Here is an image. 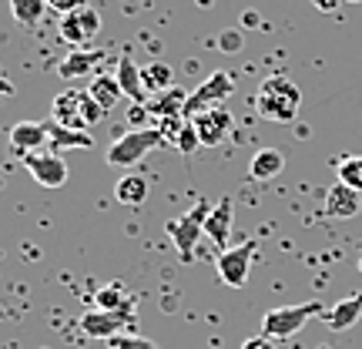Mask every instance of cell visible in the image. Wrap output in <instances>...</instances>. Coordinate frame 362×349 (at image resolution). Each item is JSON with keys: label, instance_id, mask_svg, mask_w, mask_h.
Segmentation results:
<instances>
[{"label": "cell", "instance_id": "cell-1", "mask_svg": "<svg viewBox=\"0 0 362 349\" xmlns=\"http://www.w3.org/2000/svg\"><path fill=\"white\" fill-rule=\"evenodd\" d=\"M255 108L265 121H275V125H292L298 118V108H302V91L292 78L285 74H272L259 84L255 91Z\"/></svg>", "mask_w": 362, "mask_h": 349}, {"label": "cell", "instance_id": "cell-2", "mask_svg": "<svg viewBox=\"0 0 362 349\" xmlns=\"http://www.w3.org/2000/svg\"><path fill=\"white\" fill-rule=\"evenodd\" d=\"M319 316H325V306L315 302V299L312 302H296V306H275V309H269L262 316V336L288 339V336H296V333H302Z\"/></svg>", "mask_w": 362, "mask_h": 349}, {"label": "cell", "instance_id": "cell-3", "mask_svg": "<svg viewBox=\"0 0 362 349\" xmlns=\"http://www.w3.org/2000/svg\"><path fill=\"white\" fill-rule=\"evenodd\" d=\"M158 144H165V135L158 128H131L107 144V155L104 158L115 168H134L138 161H144V158L155 151Z\"/></svg>", "mask_w": 362, "mask_h": 349}, {"label": "cell", "instance_id": "cell-4", "mask_svg": "<svg viewBox=\"0 0 362 349\" xmlns=\"http://www.w3.org/2000/svg\"><path fill=\"white\" fill-rule=\"evenodd\" d=\"M235 91V78L228 71H211L198 88L188 94V104H185V118L192 121L194 115H202V111H211V108H225V101L232 98Z\"/></svg>", "mask_w": 362, "mask_h": 349}, {"label": "cell", "instance_id": "cell-5", "mask_svg": "<svg viewBox=\"0 0 362 349\" xmlns=\"http://www.w3.org/2000/svg\"><path fill=\"white\" fill-rule=\"evenodd\" d=\"M255 252H259V242H252V239H245L242 246H232V248H225V252H218L215 269H218L221 282L228 285V289H245L248 275H252Z\"/></svg>", "mask_w": 362, "mask_h": 349}, {"label": "cell", "instance_id": "cell-6", "mask_svg": "<svg viewBox=\"0 0 362 349\" xmlns=\"http://www.w3.org/2000/svg\"><path fill=\"white\" fill-rule=\"evenodd\" d=\"M208 212H211V205H205V202H202V205H194L192 212H185L181 219H175V222H168V225H165V235L175 242V248H178V256L185 262L194 256V242L205 235Z\"/></svg>", "mask_w": 362, "mask_h": 349}, {"label": "cell", "instance_id": "cell-7", "mask_svg": "<svg viewBox=\"0 0 362 349\" xmlns=\"http://www.w3.org/2000/svg\"><path fill=\"white\" fill-rule=\"evenodd\" d=\"M128 323H134V302H131L128 309H88L78 319L84 336L104 339V343H111L115 336H121V329Z\"/></svg>", "mask_w": 362, "mask_h": 349}, {"label": "cell", "instance_id": "cell-8", "mask_svg": "<svg viewBox=\"0 0 362 349\" xmlns=\"http://www.w3.org/2000/svg\"><path fill=\"white\" fill-rule=\"evenodd\" d=\"M57 27H61V30H57V34H61V40H64V44H71V47L78 51V47H88L90 40L101 34V13L88 4V7H78V11L64 13Z\"/></svg>", "mask_w": 362, "mask_h": 349}, {"label": "cell", "instance_id": "cell-9", "mask_svg": "<svg viewBox=\"0 0 362 349\" xmlns=\"http://www.w3.org/2000/svg\"><path fill=\"white\" fill-rule=\"evenodd\" d=\"M24 168L40 188H61L67 181V161L54 151H30L24 155Z\"/></svg>", "mask_w": 362, "mask_h": 349}, {"label": "cell", "instance_id": "cell-10", "mask_svg": "<svg viewBox=\"0 0 362 349\" xmlns=\"http://www.w3.org/2000/svg\"><path fill=\"white\" fill-rule=\"evenodd\" d=\"M111 57V51H94V47H78V51H71L61 61V67H57V74L64 81H81V78H88L94 81L98 74H104L101 67L104 61Z\"/></svg>", "mask_w": 362, "mask_h": 349}, {"label": "cell", "instance_id": "cell-11", "mask_svg": "<svg viewBox=\"0 0 362 349\" xmlns=\"http://www.w3.org/2000/svg\"><path fill=\"white\" fill-rule=\"evenodd\" d=\"M232 111L228 108H211V111H202V115L192 118V128L198 131V142L202 148H218L228 135H232Z\"/></svg>", "mask_w": 362, "mask_h": 349}, {"label": "cell", "instance_id": "cell-12", "mask_svg": "<svg viewBox=\"0 0 362 349\" xmlns=\"http://www.w3.org/2000/svg\"><path fill=\"white\" fill-rule=\"evenodd\" d=\"M7 142L21 158L30 151H44L47 148V121H17L7 131Z\"/></svg>", "mask_w": 362, "mask_h": 349}, {"label": "cell", "instance_id": "cell-13", "mask_svg": "<svg viewBox=\"0 0 362 349\" xmlns=\"http://www.w3.org/2000/svg\"><path fill=\"white\" fill-rule=\"evenodd\" d=\"M81 88H67L61 91L57 98L51 101V121L61 125V128H71V131H88L84 118H81Z\"/></svg>", "mask_w": 362, "mask_h": 349}, {"label": "cell", "instance_id": "cell-14", "mask_svg": "<svg viewBox=\"0 0 362 349\" xmlns=\"http://www.w3.org/2000/svg\"><path fill=\"white\" fill-rule=\"evenodd\" d=\"M232 222H235V202L232 198H221L205 219V239L211 242V246H218L221 252L228 248V239H232Z\"/></svg>", "mask_w": 362, "mask_h": 349}, {"label": "cell", "instance_id": "cell-15", "mask_svg": "<svg viewBox=\"0 0 362 349\" xmlns=\"http://www.w3.org/2000/svg\"><path fill=\"white\" fill-rule=\"evenodd\" d=\"M359 192H352L349 185H342V181H336L329 192H325V215L329 219H356L359 215Z\"/></svg>", "mask_w": 362, "mask_h": 349}, {"label": "cell", "instance_id": "cell-16", "mask_svg": "<svg viewBox=\"0 0 362 349\" xmlns=\"http://www.w3.org/2000/svg\"><path fill=\"white\" fill-rule=\"evenodd\" d=\"M325 326L332 329V333H349L352 326L362 319V296H346L339 299L332 309H325Z\"/></svg>", "mask_w": 362, "mask_h": 349}, {"label": "cell", "instance_id": "cell-17", "mask_svg": "<svg viewBox=\"0 0 362 349\" xmlns=\"http://www.w3.org/2000/svg\"><path fill=\"white\" fill-rule=\"evenodd\" d=\"M115 78L121 81V88H124V98H131L134 104H148V88H144V78H141V67L131 61L128 54H121L117 57V71Z\"/></svg>", "mask_w": 362, "mask_h": 349}, {"label": "cell", "instance_id": "cell-18", "mask_svg": "<svg viewBox=\"0 0 362 349\" xmlns=\"http://www.w3.org/2000/svg\"><path fill=\"white\" fill-rule=\"evenodd\" d=\"M282 171H285V155L279 148H259L252 155V165H248L252 181H272V178H279Z\"/></svg>", "mask_w": 362, "mask_h": 349}, {"label": "cell", "instance_id": "cell-19", "mask_svg": "<svg viewBox=\"0 0 362 349\" xmlns=\"http://www.w3.org/2000/svg\"><path fill=\"white\" fill-rule=\"evenodd\" d=\"M185 104H188V91L168 88L148 101V111H151L158 121H161V118H185Z\"/></svg>", "mask_w": 362, "mask_h": 349}, {"label": "cell", "instance_id": "cell-20", "mask_svg": "<svg viewBox=\"0 0 362 349\" xmlns=\"http://www.w3.org/2000/svg\"><path fill=\"white\" fill-rule=\"evenodd\" d=\"M88 94L101 104L104 111H111V108H117V104H121L124 88H121V81H117L115 74H98V78L88 84Z\"/></svg>", "mask_w": 362, "mask_h": 349}, {"label": "cell", "instance_id": "cell-21", "mask_svg": "<svg viewBox=\"0 0 362 349\" xmlns=\"http://www.w3.org/2000/svg\"><path fill=\"white\" fill-rule=\"evenodd\" d=\"M47 144H51L54 155H61L64 148H90L94 138H90L88 131H71V128H61V125L47 121Z\"/></svg>", "mask_w": 362, "mask_h": 349}, {"label": "cell", "instance_id": "cell-22", "mask_svg": "<svg viewBox=\"0 0 362 349\" xmlns=\"http://www.w3.org/2000/svg\"><path fill=\"white\" fill-rule=\"evenodd\" d=\"M115 198L121 202V205H128V208L144 205V198H148V178L138 175V171H134V175H124V178H117Z\"/></svg>", "mask_w": 362, "mask_h": 349}, {"label": "cell", "instance_id": "cell-23", "mask_svg": "<svg viewBox=\"0 0 362 349\" xmlns=\"http://www.w3.org/2000/svg\"><path fill=\"white\" fill-rule=\"evenodd\" d=\"M141 78H144L148 94H161V91L175 88V84H171V81H175V74H171V67L165 64V61H148V64L141 67Z\"/></svg>", "mask_w": 362, "mask_h": 349}, {"label": "cell", "instance_id": "cell-24", "mask_svg": "<svg viewBox=\"0 0 362 349\" xmlns=\"http://www.w3.org/2000/svg\"><path fill=\"white\" fill-rule=\"evenodd\" d=\"M11 13L17 24L24 27H37L47 13V0H11Z\"/></svg>", "mask_w": 362, "mask_h": 349}, {"label": "cell", "instance_id": "cell-25", "mask_svg": "<svg viewBox=\"0 0 362 349\" xmlns=\"http://www.w3.org/2000/svg\"><path fill=\"white\" fill-rule=\"evenodd\" d=\"M336 175L342 185H349L352 192L362 195V155H346L336 161Z\"/></svg>", "mask_w": 362, "mask_h": 349}, {"label": "cell", "instance_id": "cell-26", "mask_svg": "<svg viewBox=\"0 0 362 349\" xmlns=\"http://www.w3.org/2000/svg\"><path fill=\"white\" fill-rule=\"evenodd\" d=\"M94 302H98V309H128L134 299L121 289V285H104L94 292Z\"/></svg>", "mask_w": 362, "mask_h": 349}, {"label": "cell", "instance_id": "cell-27", "mask_svg": "<svg viewBox=\"0 0 362 349\" xmlns=\"http://www.w3.org/2000/svg\"><path fill=\"white\" fill-rule=\"evenodd\" d=\"M104 115H107V111H104L101 104L90 98L88 91H84V94H81V118H84V125H88V128H94V125H98Z\"/></svg>", "mask_w": 362, "mask_h": 349}, {"label": "cell", "instance_id": "cell-28", "mask_svg": "<svg viewBox=\"0 0 362 349\" xmlns=\"http://www.w3.org/2000/svg\"><path fill=\"white\" fill-rule=\"evenodd\" d=\"M107 346H111V349H158L151 339L138 336V333H131V336H128V333H121V336H115Z\"/></svg>", "mask_w": 362, "mask_h": 349}, {"label": "cell", "instance_id": "cell-29", "mask_svg": "<svg viewBox=\"0 0 362 349\" xmlns=\"http://www.w3.org/2000/svg\"><path fill=\"white\" fill-rule=\"evenodd\" d=\"M175 148H178L181 155H192L194 148H202V142H198V131L192 128V121H188V125L181 128V135L175 138Z\"/></svg>", "mask_w": 362, "mask_h": 349}, {"label": "cell", "instance_id": "cell-30", "mask_svg": "<svg viewBox=\"0 0 362 349\" xmlns=\"http://www.w3.org/2000/svg\"><path fill=\"white\" fill-rule=\"evenodd\" d=\"M242 44H245V34H242L238 27H232V30L218 34V47L225 54H238V51H242Z\"/></svg>", "mask_w": 362, "mask_h": 349}, {"label": "cell", "instance_id": "cell-31", "mask_svg": "<svg viewBox=\"0 0 362 349\" xmlns=\"http://www.w3.org/2000/svg\"><path fill=\"white\" fill-rule=\"evenodd\" d=\"M47 7L61 11V17H64V13L78 11V7H88V0H47Z\"/></svg>", "mask_w": 362, "mask_h": 349}, {"label": "cell", "instance_id": "cell-32", "mask_svg": "<svg viewBox=\"0 0 362 349\" xmlns=\"http://www.w3.org/2000/svg\"><path fill=\"white\" fill-rule=\"evenodd\" d=\"M242 349H279V339H269V336H252L242 343Z\"/></svg>", "mask_w": 362, "mask_h": 349}, {"label": "cell", "instance_id": "cell-33", "mask_svg": "<svg viewBox=\"0 0 362 349\" xmlns=\"http://www.w3.org/2000/svg\"><path fill=\"white\" fill-rule=\"evenodd\" d=\"M148 115H151V111H148V104H131V111H128V118L134 121V125H141Z\"/></svg>", "mask_w": 362, "mask_h": 349}, {"label": "cell", "instance_id": "cell-34", "mask_svg": "<svg viewBox=\"0 0 362 349\" xmlns=\"http://www.w3.org/2000/svg\"><path fill=\"white\" fill-rule=\"evenodd\" d=\"M312 4H315V7H319L322 13H332L339 4H342V0H312Z\"/></svg>", "mask_w": 362, "mask_h": 349}, {"label": "cell", "instance_id": "cell-35", "mask_svg": "<svg viewBox=\"0 0 362 349\" xmlns=\"http://www.w3.org/2000/svg\"><path fill=\"white\" fill-rule=\"evenodd\" d=\"M0 94H13V84L7 78H0Z\"/></svg>", "mask_w": 362, "mask_h": 349}, {"label": "cell", "instance_id": "cell-36", "mask_svg": "<svg viewBox=\"0 0 362 349\" xmlns=\"http://www.w3.org/2000/svg\"><path fill=\"white\" fill-rule=\"evenodd\" d=\"M346 4H359V0H346Z\"/></svg>", "mask_w": 362, "mask_h": 349}, {"label": "cell", "instance_id": "cell-37", "mask_svg": "<svg viewBox=\"0 0 362 349\" xmlns=\"http://www.w3.org/2000/svg\"><path fill=\"white\" fill-rule=\"evenodd\" d=\"M359 272H362V259H359Z\"/></svg>", "mask_w": 362, "mask_h": 349}]
</instances>
